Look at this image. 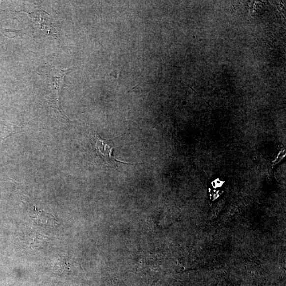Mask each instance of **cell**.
I'll list each match as a JSON object with an SVG mask.
<instances>
[{"label": "cell", "instance_id": "obj_6", "mask_svg": "<svg viewBox=\"0 0 286 286\" xmlns=\"http://www.w3.org/2000/svg\"><path fill=\"white\" fill-rule=\"evenodd\" d=\"M285 155V152L284 151V152H281L280 153V154L279 155V156H278V158L277 159V161L276 162V163H277L279 161H281L283 158L284 157Z\"/></svg>", "mask_w": 286, "mask_h": 286}, {"label": "cell", "instance_id": "obj_2", "mask_svg": "<svg viewBox=\"0 0 286 286\" xmlns=\"http://www.w3.org/2000/svg\"><path fill=\"white\" fill-rule=\"evenodd\" d=\"M93 139L95 150L102 159L108 165V167L117 169L118 163L134 165V163L124 162L118 161L114 158V156L112 154V152L115 145L112 139H106L101 138L97 133H94Z\"/></svg>", "mask_w": 286, "mask_h": 286}, {"label": "cell", "instance_id": "obj_3", "mask_svg": "<svg viewBox=\"0 0 286 286\" xmlns=\"http://www.w3.org/2000/svg\"><path fill=\"white\" fill-rule=\"evenodd\" d=\"M52 216L44 211L39 210L37 207L30 214L31 219L38 224H47L50 219H53Z\"/></svg>", "mask_w": 286, "mask_h": 286}, {"label": "cell", "instance_id": "obj_1", "mask_svg": "<svg viewBox=\"0 0 286 286\" xmlns=\"http://www.w3.org/2000/svg\"><path fill=\"white\" fill-rule=\"evenodd\" d=\"M71 70L72 69L62 70L57 67L49 66L41 68L38 72L46 86L55 95L57 107L59 113H61L58 104L59 92L65 86V75Z\"/></svg>", "mask_w": 286, "mask_h": 286}, {"label": "cell", "instance_id": "obj_4", "mask_svg": "<svg viewBox=\"0 0 286 286\" xmlns=\"http://www.w3.org/2000/svg\"><path fill=\"white\" fill-rule=\"evenodd\" d=\"M20 30H10V29H0V35H2V34L3 35H4V32H20ZM5 36V35H4Z\"/></svg>", "mask_w": 286, "mask_h": 286}, {"label": "cell", "instance_id": "obj_5", "mask_svg": "<svg viewBox=\"0 0 286 286\" xmlns=\"http://www.w3.org/2000/svg\"><path fill=\"white\" fill-rule=\"evenodd\" d=\"M222 185V182L219 180H217L213 182V186L214 187H221Z\"/></svg>", "mask_w": 286, "mask_h": 286}]
</instances>
